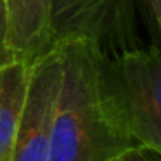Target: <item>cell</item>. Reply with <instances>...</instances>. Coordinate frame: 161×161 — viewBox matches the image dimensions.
<instances>
[{"label":"cell","instance_id":"52a82bcc","mask_svg":"<svg viewBox=\"0 0 161 161\" xmlns=\"http://www.w3.org/2000/svg\"><path fill=\"white\" fill-rule=\"evenodd\" d=\"M158 158H159V153H156V151L135 146L121 151L118 156H114L109 161H158Z\"/></svg>","mask_w":161,"mask_h":161},{"label":"cell","instance_id":"3957f363","mask_svg":"<svg viewBox=\"0 0 161 161\" xmlns=\"http://www.w3.org/2000/svg\"><path fill=\"white\" fill-rule=\"evenodd\" d=\"M140 0H50L54 45L85 42L111 59L140 45Z\"/></svg>","mask_w":161,"mask_h":161},{"label":"cell","instance_id":"8992f818","mask_svg":"<svg viewBox=\"0 0 161 161\" xmlns=\"http://www.w3.org/2000/svg\"><path fill=\"white\" fill-rule=\"evenodd\" d=\"M30 66L9 63L0 66V161H12V151L25 109Z\"/></svg>","mask_w":161,"mask_h":161},{"label":"cell","instance_id":"6da1fadb","mask_svg":"<svg viewBox=\"0 0 161 161\" xmlns=\"http://www.w3.org/2000/svg\"><path fill=\"white\" fill-rule=\"evenodd\" d=\"M61 50V81L47 161H109L135 147L116 119L101 80L102 57L85 42Z\"/></svg>","mask_w":161,"mask_h":161},{"label":"cell","instance_id":"9c48e42d","mask_svg":"<svg viewBox=\"0 0 161 161\" xmlns=\"http://www.w3.org/2000/svg\"><path fill=\"white\" fill-rule=\"evenodd\" d=\"M140 4H144L147 16L153 19L154 26L159 28L161 26V0H140Z\"/></svg>","mask_w":161,"mask_h":161},{"label":"cell","instance_id":"ba28073f","mask_svg":"<svg viewBox=\"0 0 161 161\" xmlns=\"http://www.w3.org/2000/svg\"><path fill=\"white\" fill-rule=\"evenodd\" d=\"M12 63L7 52V11L5 0H0V66Z\"/></svg>","mask_w":161,"mask_h":161},{"label":"cell","instance_id":"5b68a950","mask_svg":"<svg viewBox=\"0 0 161 161\" xmlns=\"http://www.w3.org/2000/svg\"><path fill=\"white\" fill-rule=\"evenodd\" d=\"M7 52L12 63L31 66L56 49L50 30V0H5Z\"/></svg>","mask_w":161,"mask_h":161},{"label":"cell","instance_id":"277c9868","mask_svg":"<svg viewBox=\"0 0 161 161\" xmlns=\"http://www.w3.org/2000/svg\"><path fill=\"white\" fill-rule=\"evenodd\" d=\"M61 81V50L52 49L30 66L25 109L12 161H47L54 108Z\"/></svg>","mask_w":161,"mask_h":161},{"label":"cell","instance_id":"7a4b0ae2","mask_svg":"<svg viewBox=\"0 0 161 161\" xmlns=\"http://www.w3.org/2000/svg\"><path fill=\"white\" fill-rule=\"evenodd\" d=\"M108 102L135 146L161 149V52L156 43L101 59Z\"/></svg>","mask_w":161,"mask_h":161}]
</instances>
